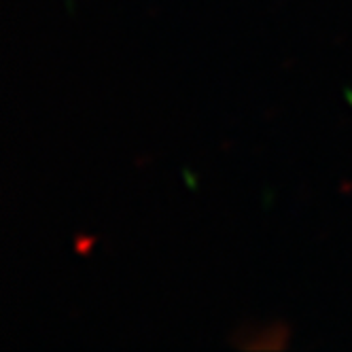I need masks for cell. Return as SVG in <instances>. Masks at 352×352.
<instances>
[{
  "mask_svg": "<svg viewBox=\"0 0 352 352\" xmlns=\"http://www.w3.org/2000/svg\"><path fill=\"white\" fill-rule=\"evenodd\" d=\"M89 246H91V240L89 238H79L77 240V250H79V253H87Z\"/></svg>",
  "mask_w": 352,
  "mask_h": 352,
  "instance_id": "obj_1",
  "label": "cell"
}]
</instances>
